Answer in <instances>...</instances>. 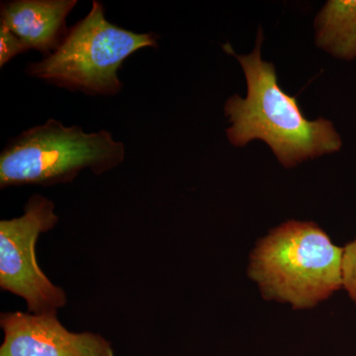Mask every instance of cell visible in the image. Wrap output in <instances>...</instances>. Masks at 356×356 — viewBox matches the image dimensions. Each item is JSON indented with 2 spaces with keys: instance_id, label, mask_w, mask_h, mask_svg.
<instances>
[{
  "instance_id": "6",
  "label": "cell",
  "mask_w": 356,
  "mask_h": 356,
  "mask_svg": "<svg viewBox=\"0 0 356 356\" xmlns=\"http://www.w3.org/2000/svg\"><path fill=\"white\" fill-rule=\"evenodd\" d=\"M57 313H2L0 356H115L106 339L95 332H70Z\"/></svg>"
},
{
  "instance_id": "2",
  "label": "cell",
  "mask_w": 356,
  "mask_h": 356,
  "mask_svg": "<svg viewBox=\"0 0 356 356\" xmlns=\"http://www.w3.org/2000/svg\"><path fill=\"white\" fill-rule=\"evenodd\" d=\"M343 257L317 224L292 220L257 243L248 276L264 299L310 309L343 288Z\"/></svg>"
},
{
  "instance_id": "3",
  "label": "cell",
  "mask_w": 356,
  "mask_h": 356,
  "mask_svg": "<svg viewBox=\"0 0 356 356\" xmlns=\"http://www.w3.org/2000/svg\"><path fill=\"white\" fill-rule=\"evenodd\" d=\"M125 156L123 143L108 131L86 133L50 119L9 140L0 154V187L67 184L84 170L109 172Z\"/></svg>"
},
{
  "instance_id": "8",
  "label": "cell",
  "mask_w": 356,
  "mask_h": 356,
  "mask_svg": "<svg viewBox=\"0 0 356 356\" xmlns=\"http://www.w3.org/2000/svg\"><path fill=\"white\" fill-rule=\"evenodd\" d=\"M317 44L341 60L356 58V0H332L316 21Z\"/></svg>"
},
{
  "instance_id": "7",
  "label": "cell",
  "mask_w": 356,
  "mask_h": 356,
  "mask_svg": "<svg viewBox=\"0 0 356 356\" xmlns=\"http://www.w3.org/2000/svg\"><path fill=\"white\" fill-rule=\"evenodd\" d=\"M76 0H13L2 2L0 25L6 26L28 51L50 55L57 50L69 29L65 21Z\"/></svg>"
},
{
  "instance_id": "5",
  "label": "cell",
  "mask_w": 356,
  "mask_h": 356,
  "mask_svg": "<svg viewBox=\"0 0 356 356\" xmlns=\"http://www.w3.org/2000/svg\"><path fill=\"white\" fill-rule=\"evenodd\" d=\"M55 204L34 194L24 214L0 222V287L23 298L28 312L51 313L67 305V294L40 268L36 245L40 235L58 224Z\"/></svg>"
},
{
  "instance_id": "9",
  "label": "cell",
  "mask_w": 356,
  "mask_h": 356,
  "mask_svg": "<svg viewBox=\"0 0 356 356\" xmlns=\"http://www.w3.org/2000/svg\"><path fill=\"white\" fill-rule=\"evenodd\" d=\"M343 288L356 305V238L343 248Z\"/></svg>"
},
{
  "instance_id": "4",
  "label": "cell",
  "mask_w": 356,
  "mask_h": 356,
  "mask_svg": "<svg viewBox=\"0 0 356 356\" xmlns=\"http://www.w3.org/2000/svg\"><path fill=\"white\" fill-rule=\"evenodd\" d=\"M152 33H135L112 24L104 7L92 2L83 19L72 26L57 50L30 63L26 74L58 88L89 95H115L122 83L118 70L140 49L156 47Z\"/></svg>"
},
{
  "instance_id": "1",
  "label": "cell",
  "mask_w": 356,
  "mask_h": 356,
  "mask_svg": "<svg viewBox=\"0 0 356 356\" xmlns=\"http://www.w3.org/2000/svg\"><path fill=\"white\" fill-rule=\"evenodd\" d=\"M262 39L259 30L257 46L250 55L225 50L238 58L248 84L247 97L232 96L225 105L232 124L227 129L229 142L245 147L252 140H264L287 168L339 151L343 144L334 124L324 118L308 120L296 98L280 88L275 67L261 58Z\"/></svg>"
},
{
  "instance_id": "10",
  "label": "cell",
  "mask_w": 356,
  "mask_h": 356,
  "mask_svg": "<svg viewBox=\"0 0 356 356\" xmlns=\"http://www.w3.org/2000/svg\"><path fill=\"white\" fill-rule=\"evenodd\" d=\"M27 51L25 44L14 33L6 26L0 25V67Z\"/></svg>"
}]
</instances>
